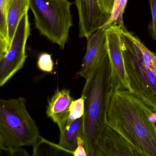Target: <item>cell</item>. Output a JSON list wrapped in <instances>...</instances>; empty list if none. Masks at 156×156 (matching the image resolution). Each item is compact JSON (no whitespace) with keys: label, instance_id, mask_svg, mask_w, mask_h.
Wrapping results in <instances>:
<instances>
[{"label":"cell","instance_id":"ba28073f","mask_svg":"<svg viewBox=\"0 0 156 156\" xmlns=\"http://www.w3.org/2000/svg\"><path fill=\"white\" fill-rule=\"evenodd\" d=\"M93 156H145L121 134L107 126L98 139Z\"/></svg>","mask_w":156,"mask_h":156},{"label":"cell","instance_id":"277c9868","mask_svg":"<svg viewBox=\"0 0 156 156\" xmlns=\"http://www.w3.org/2000/svg\"><path fill=\"white\" fill-rule=\"evenodd\" d=\"M68 0H30V9L41 35L64 49L73 26Z\"/></svg>","mask_w":156,"mask_h":156},{"label":"cell","instance_id":"6da1fadb","mask_svg":"<svg viewBox=\"0 0 156 156\" xmlns=\"http://www.w3.org/2000/svg\"><path fill=\"white\" fill-rule=\"evenodd\" d=\"M106 123L145 156H156V112L129 90L113 91Z\"/></svg>","mask_w":156,"mask_h":156},{"label":"cell","instance_id":"30bf717a","mask_svg":"<svg viewBox=\"0 0 156 156\" xmlns=\"http://www.w3.org/2000/svg\"><path fill=\"white\" fill-rule=\"evenodd\" d=\"M105 28H100L91 34L87 40L86 52L81 68L77 74L86 80L102 57L107 52Z\"/></svg>","mask_w":156,"mask_h":156},{"label":"cell","instance_id":"7c38bea8","mask_svg":"<svg viewBox=\"0 0 156 156\" xmlns=\"http://www.w3.org/2000/svg\"><path fill=\"white\" fill-rule=\"evenodd\" d=\"M30 9V0H12L7 14V44L9 48L18 26Z\"/></svg>","mask_w":156,"mask_h":156},{"label":"cell","instance_id":"9c48e42d","mask_svg":"<svg viewBox=\"0 0 156 156\" xmlns=\"http://www.w3.org/2000/svg\"><path fill=\"white\" fill-rule=\"evenodd\" d=\"M79 17V37L87 39L102 28L110 18V14L101 9L98 0H76Z\"/></svg>","mask_w":156,"mask_h":156},{"label":"cell","instance_id":"52a82bcc","mask_svg":"<svg viewBox=\"0 0 156 156\" xmlns=\"http://www.w3.org/2000/svg\"><path fill=\"white\" fill-rule=\"evenodd\" d=\"M105 27L106 44L111 68L112 86L114 90H129L122 49V29L115 24Z\"/></svg>","mask_w":156,"mask_h":156},{"label":"cell","instance_id":"3957f363","mask_svg":"<svg viewBox=\"0 0 156 156\" xmlns=\"http://www.w3.org/2000/svg\"><path fill=\"white\" fill-rule=\"evenodd\" d=\"M39 128L28 112L23 97L0 100V148L9 152L35 147L41 139Z\"/></svg>","mask_w":156,"mask_h":156},{"label":"cell","instance_id":"8992f818","mask_svg":"<svg viewBox=\"0 0 156 156\" xmlns=\"http://www.w3.org/2000/svg\"><path fill=\"white\" fill-rule=\"evenodd\" d=\"M30 34L28 13L21 21L8 52L0 58V86L5 85L23 68L28 56L26 54L27 41Z\"/></svg>","mask_w":156,"mask_h":156},{"label":"cell","instance_id":"8fae6325","mask_svg":"<svg viewBox=\"0 0 156 156\" xmlns=\"http://www.w3.org/2000/svg\"><path fill=\"white\" fill-rule=\"evenodd\" d=\"M73 101L69 89H56L48 101L46 114L58 126L60 131L66 126L69 114V107Z\"/></svg>","mask_w":156,"mask_h":156},{"label":"cell","instance_id":"5bb4252c","mask_svg":"<svg viewBox=\"0 0 156 156\" xmlns=\"http://www.w3.org/2000/svg\"><path fill=\"white\" fill-rule=\"evenodd\" d=\"M128 0H115L110 18L103 27L115 24L125 29L123 14Z\"/></svg>","mask_w":156,"mask_h":156},{"label":"cell","instance_id":"9a60e30c","mask_svg":"<svg viewBox=\"0 0 156 156\" xmlns=\"http://www.w3.org/2000/svg\"><path fill=\"white\" fill-rule=\"evenodd\" d=\"M134 39L141 52L142 59L145 65L156 75V54L150 51L138 37Z\"/></svg>","mask_w":156,"mask_h":156},{"label":"cell","instance_id":"4fadbf2b","mask_svg":"<svg viewBox=\"0 0 156 156\" xmlns=\"http://www.w3.org/2000/svg\"><path fill=\"white\" fill-rule=\"evenodd\" d=\"M83 117L66 126L63 130L60 131L58 146L62 150L73 155L78 146V138L83 137Z\"/></svg>","mask_w":156,"mask_h":156},{"label":"cell","instance_id":"44dd1931","mask_svg":"<svg viewBox=\"0 0 156 156\" xmlns=\"http://www.w3.org/2000/svg\"><path fill=\"white\" fill-rule=\"evenodd\" d=\"M115 0H98L99 5L103 12L111 14Z\"/></svg>","mask_w":156,"mask_h":156},{"label":"cell","instance_id":"e0dca14e","mask_svg":"<svg viewBox=\"0 0 156 156\" xmlns=\"http://www.w3.org/2000/svg\"><path fill=\"white\" fill-rule=\"evenodd\" d=\"M12 0H0V42L7 43V12Z\"/></svg>","mask_w":156,"mask_h":156},{"label":"cell","instance_id":"5b68a950","mask_svg":"<svg viewBox=\"0 0 156 156\" xmlns=\"http://www.w3.org/2000/svg\"><path fill=\"white\" fill-rule=\"evenodd\" d=\"M134 36L122 29V49L129 91L156 112V75L144 64Z\"/></svg>","mask_w":156,"mask_h":156},{"label":"cell","instance_id":"2e32d148","mask_svg":"<svg viewBox=\"0 0 156 156\" xmlns=\"http://www.w3.org/2000/svg\"><path fill=\"white\" fill-rule=\"evenodd\" d=\"M85 112L84 98L83 96L76 100H73L69 107V114L67 125L83 116Z\"/></svg>","mask_w":156,"mask_h":156},{"label":"cell","instance_id":"d6986e66","mask_svg":"<svg viewBox=\"0 0 156 156\" xmlns=\"http://www.w3.org/2000/svg\"><path fill=\"white\" fill-rule=\"evenodd\" d=\"M152 23L150 26L152 38L156 41V0H149Z\"/></svg>","mask_w":156,"mask_h":156},{"label":"cell","instance_id":"ac0fdd59","mask_svg":"<svg viewBox=\"0 0 156 156\" xmlns=\"http://www.w3.org/2000/svg\"><path fill=\"white\" fill-rule=\"evenodd\" d=\"M37 66L38 69L42 72L52 73L54 64L51 55L45 52L41 53L38 57Z\"/></svg>","mask_w":156,"mask_h":156},{"label":"cell","instance_id":"7a4b0ae2","mask_svg":"<svg viewBox=\"0 0 156 156\" xmlns=\"http://www.w3.org/2000/svg\"><path fill=\"white\" fill-rule=\"evenodd\" d=\"M114 91L107 52L86 80L82 91L85 101L82 138L87 156L94 155L97 143L107 126V113Z\"/></svg>","mask_w":156,"mask_h":156},{"label":"cell","instance_id":"ffe728a7","mask_svg":"<svg viewBox=\"0 0 156 156\" xmlns=\"http://www.w3.org/2000/svg\"><path fill=\"white\" fill-rule=\"evenodd\" d=\"M73 155L74 156H87L84 143L82 137L78 138V146L73 152Z\"/></svg>","mask_w":156,"mask_h":156}]
</instances>
